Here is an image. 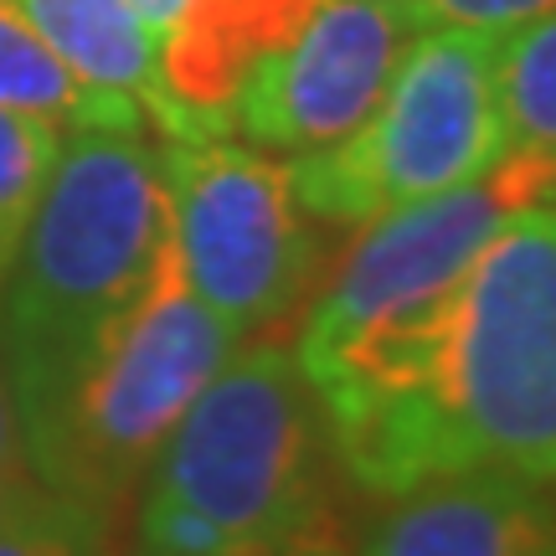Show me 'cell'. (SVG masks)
<instances>
[{
    "label": "cell",
    "instance_id": "1",
    "mask_svg": "<svg viewBox=\"0 0 556 556\" xmlns=\"http://www.w3.org/2000/svg\"><path fill=\"white\" fill-rule=\"evenodd\" d=\"M139 556H340L325 417L289 345L253 340L206 381L135 495Z\"/></svg>",
    "mask_w": 556,
    "mask_h": 556
},
{
    "label": "cell",
    "instance_id": "2",
    "mask_svg": "<svg viewBox=\"0 0 556 556\" xmlns=\"http://www.w3.org/2000/svg\"><path fill=\"white\" fill-rule=\"evenodd\" d=\"M144 129V119H93L62 135L0 283V361L16 392L26 454L165 242L160 150Z\"/></svg>",
    "mask_w": 556,
    "mask_h": 556
},
{
    "label": "cell",
    "instance_id": "3",
    "mask_svg": "<svg viewBox=\"0 0 556 556\" xmlns=\"http://www.w3.org/2000/svg\"><path fill=\"white\" fill-rule=\"evenodd\" d=\"M556 201V155L510 150L454 191L366 222L299 330V371L315 402L443 387V336L458 278L505 222Z\"/></svg>",
    "mask_w": 556,
    "mask_h": 556
},
{
    "label": "cell",
    "instance_id": "4",
    "mask_svg": "<svg viewBox=\"0 0 556 556\" xmlns=\"http://www.w3.org/2000/svg\"><path fill=\"white\" fill-rule=\"evenodd\" d=\"M238 345L242 340L186 283L165 227L150 278L103 330L78 377L67 381L58 413L31 438L37 484L114 531L165 438Z\"/></svg>",
    "mask_w": 556,
    "mask_h": 556
},
{
    "label": "cell",
    "instance_id": "5",
    "mask_svg": "<svg viewBox=\"0 0 556 556\" xmlns=\"http://www.w3.org/2000/svg\"><path fill=\"white\" fill-rule=\"evenodd\" d=\"M495 52V31H417L377 109L336 144L289 160L294 201L315 222L366 227L407 201L484 176L500 155H510Z\"/></svg>",
    "mask_w": 556,
    "mask_h": 556
},
{
    "label": "cell",
    "instance_id": "6",
    "mask_svg": "<svg viewBox=\"0 0 556 556\" xmlns=\"http://www.w3.org/2000/svg\"><path fill=\"white\" fill-rule=\"evenodd\" d=\"M443 397L479 464L556 484V201L505 222L458 278Z\"/></svg>",
    "mask_w": 556,
    "mask_h": 556
},
{
    "label": "cell",
    "instance_id": "7",
    "mask_svg": "<svg viewBox=\"0 0 556 556\" xmlns=\"http://www.w3.org/2000/svg\"><path fill=\"white\" fill-rule=\"evenodd\" d=\"M160 186L186 283L232 336L253 340L304 304L319 242L283 160L227 135L165 139Z\"/></svg>",
    "mask_w": 556,
    "mask_h": 556
},
{
    "label": "cell",
    "instance_id": "8",
    "mask_svg": "<svg viewBox=\"0 0 556 556\" xmlns=\"http://www.w3.org/2000/svg\"><path fill=\"white\" fill-rule=\"evenodd\" d=\"M417 31L402 0H319L294 37L248 73L232 129L294 155L336 144L377 109Z\"/></svg>",
    "mask_w": 556,
    "mask_h": 556
},
{
    "label": "cell",
    "instance_id": "9",
    "mask_svg": "<svg viewBox=\"0 0 556 556\" xmlns=\"http://www.w3.org/2000/svg\"><path fill=\"white\" fill-rule=\"evenodd\" d=\"M319 0H186L160 31V109L165 139L232 135V99L268 52L309 21Z\"/></svg>",
    "mask_w": 556,
    "mask_h": 556
},
{
    "label": "cell",
    "instance_id": "10",
    "mask_svg": "<svg viewBox=\"0 0 556 556\" xmlns=\"http://www.w3.org/2000/svg\"><path fill=\"white\" fill-rule=\"evenodd\" d=\"M552 541L556 510L541 484L479 464L392 495L366 526L361 556H541Z\"/></svg>",
    "mask_w": 556,
    "mask_h": 556
},
{
    "label": "cell",
    "instance_id": "11",
    "mask_svg": "<svg viewBox=\"0 0 556 556\" xmlns=\"http://www.w3.org/2000/svg\"><path fill=\"white\" fill-rule=\"evenodd\" d=\"M41 41L67 62V73L93 93H119L155 119L160 109V62L155 37L139 26L119 0H21Z\"/></svg>",
    "mask_w": 556,
    "mask_h": 556
},
{
    "label": "cell",
    "instance_id": "12",
    "mask_svg": "<svg viewBox=\"0 0 556 556\" xmlns=\"http://www.w3.org/2000/svg\"><path fill=\"white\" fill-rule=\"evenodd\" d=\"M0 109H16L26 119L52 124L58 135L93 119H144V109L135 99L83 88L67 73V62L26 21L21 0H0Z\"/></svg>",
    "mask_w": 556,
    "mask_h": 556
},
{
    "label": "cell",
    "instance_id": "13",
    "mask_svg": "<svg viewBox=\"0 0 556 556\" xmlns=\"http://www.w3.org/2000/svg\"><path fill=\"white\" fill-rule=\"evenodd\" d=\"M495 93L510 150L556 155V11L500 31Z\"/></svg>",
    "mask_w": 556,
    "mask_h": 556
},
{
    "label": "cell",
    "instance_id": "14",
    "mask_svg": "<svg viewBox=\"0 0 556 556\" xmlns=\"http://www.w3.org/2000/svg\"><path fill=\"white\" fill-rule=\"evenodd\" d=\"M58 144L62 135L52 124L26 119L16 109H0V283L16 263L21 232H26L41 186L52 176Z\"/></svg>",
    "mask_w": 556,
    "mask_h": 556
},
{
    "label": "cell",
    "instance_id": "15",
    "mask_svg": "<svg viewBox=\"0 0 556 556\" xmlns=\"http://www.w3.org/2000/svg\"><path fill=\"white\" fill-rule=\"evenodd\" d=\"M103 531L93 516L73 510L67 500L37 490L0 520V556H103Z\"/></svg>",
    "mask_w": 556,
    "mask_h": 556
},
{
    "label": "cell",
    "instance_id": "16",
    "mask_svg": "<svg viewBox=\"0 0 556 556\" xmlns=\"http://www.w3.org/2000/svg\"><path fill=\"white\" fill-rule=\"evenodd\" d=\"M413 21L428 26H464V31H510L536 16H552L556 0H402Z\"/></svg>",
    "mask_w": 556,
    "mask_h": 556
},
{
    "label": "cell",
    "instance_id": "17",
    "mask_svg": "<svg viewBox=\"0 0 556 556\" xmlns=\"http://www.w3.org/2000/svg\"><path fill=\"white\" fill-rule=\"evenodd\" d=\"M0 479L37 484V469H31V454H26V433H21L16 392H11V377H5V361H0Z\"/></svg>",
    "mask_w": 556,
    "mask_h": 556
},
{
    "label": "cell",
    "instance_id": "18",
    "mask_svg": "<svg viewBox=\"0 0 556 556\" xmlns=\"http://www.w3.org/2000/svg\"><path fill=\"white\" fill-rule=\"evenodd\" d=\"M119 5L139 21V26H144V31H150V37L160 41V31H165V26L176 21V11L186 5V0H119Z\"/></svg>",
    "mask_w": 556,
    "mask_h": 556
},
{
    "label": "cell",
    "instance_id": "19",
    "mask_svg": "<svg viewBox=\"0 0 556 556\" xmlns=\"http://www.w3.org/2000/svg\"><path fill=\"white\" fill-rule=\"evenodd\" d=\"M37 490H41V484H11V479H0V520L11 516V510L21 505V500H31V495H37Z\"/></svg>",
    "mask_w": 556,
    "mask_h": 556
},
{
    "label": "cell",
    "instance_id": "20",
    "mask_svg": "<svg viewBox=\"0 0 556 556\" xmlns=\"http://www.w3.org/2000/svg\"><path fill=\"white\" fill-rule=\"evenodd\" d=\"M541 556H556V541H552V546H546V552H541Z\"/></svg>",
    "mask_w": 556,
    "mask_h": 556
},
{
    "label": "cell",
    "instance_id": "21",
    "mask_svg": "<svg viewBox=\"0 0 556 556\" xmlns=\"http://www.w3.org/2000/svg\"><path fill=\"white\" fill-rule=\"evenodd\" d=\"M552 510H556V505H552Z\"/></svg>",
    "mask_w": 556,
    "mask_h": 556
}]
</instances>
